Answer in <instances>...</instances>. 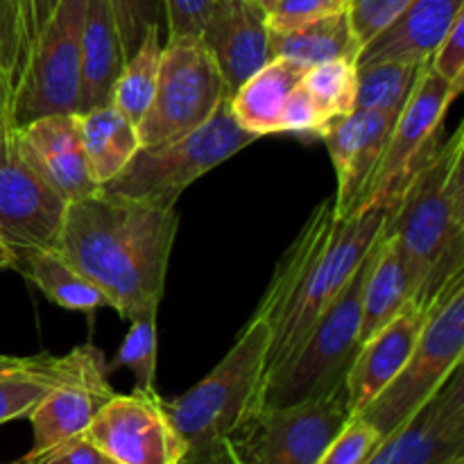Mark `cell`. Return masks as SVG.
I'll return each instance as SVG.
<instances>
[{
  "label": "cell",
  "instance_id": "ffe728a7",
  "mask_svg": "<svg viewBox=\"0 0 464 464\" xmlns=\"http://www.w3.org/2000/svg\"><path fill=\"white\" fill-rule=\"evenodd\" d=\"M460 14L464 0H415L362 45L356 63L426 62Z\"/></svg>",
  "mask_w": 464,
  "mask_h": 464
},
{
  "label": "cell",
  "instance_id": "f6af8a7d",
  "mask_svg": "<svg viewBox=\"0 0 464 464\" xmlns=\"http://www.w3.org/2000/svg\"><path fill=\"white\" fill-rule=\"evenodd\" d=\"M12 122V116H9V95L0 89V131Z\"/></svg>",
  "mask_w": 464,
  "mask_h": 464
},
{
  "label": "cell",
  "instance_id": "d590c367",
  "mask_svg": "<svg viewBox=\"0 0 464 464\" xmlns=\"http://www.w3.org/2000/svg\"><path fill=\"white\" fill-rule=\"evenodd\" d=\"M334 118L326 116L320 109V104L311 98L302 84L288 95L284 109L279 113V122H276V134L281 131H290V134H313L322 136L326 127L331 125Z\"/></svg>",
  "mask_w": 464,
  "mask_h": 464
},
{
  "label": "cell",
  "instance_id": "e0dca14e",
  "mask_svg": "<svg viewBox=\"0 0 464 464\" xmlns=\"http://www.w3.org/2000/svg\"><path fill=\"white\" fill-rule=\"evenodd\" d=\"M14 145L23 161L66 204L100 190L86 161L77 113H50L14 127Z\"/></svg>",
  "mask_w": 464,
  "mask_h": 464
},
{
  "label": "cell",
  "instance_id": "ab89813d",
  "mask_svg": "<svg viewBox=\"0 0 464 464\" xmlns=\"http://www.w3.org/2000/svg\"><path fill=\"white\" fill-rule=\"evenodd\" d=\"M107 458L84 438V435H77V438L66 440V442L57 444V447L45 449L44 453H36V456H25L23 464H104Z\"/></svg>",
  "mask_w": 464,
  "mask_h": 464
},
{
  "label": "cell",
  "instance_id": "7c38bea8",
  "mask_svg": "<svg viewBox=\"0 0 464 464\" xmlns=\"http://www.w3.org/2000/svg\"><path fill=\"white\" fill-rule=\"evenodd\" d=\"M84 438L113 464H181L186 442L172 426L159 392L113 394Z\"/></svg>",
  "mask_w": 464,
  "mask_h": 464
},
{
  "label": "cell",
  "instance_id": "3957f363",
  "mask_svg": "<svg viewBox=\"0 0 464 464\" xmlns=\"http://www.w3.org/2000/svg\"><path fill=\"white\" fill-rule=\"evenodd\" d=\"M270 338V326L252 317L211 374L175 401L163 399L172 426L186 442L181 464L202 460L229 442L256 411Z\"/></svg>",
  "mask_w": 464,
  "mask_h": 464
},
{
  "label": "cell",
  "instance_id": "4316f807",
  "mask_svg": "<svg viewBox=\"0 0 464 464\" xmlns=\"http://www.w3.org/2000/svg\"><path fill=\"white\" fill-rule=\"evenodd\" d=\"M161 53V27H150L136 53L125 59V66H122L121 75L111 89L109 102L121 109L134 122L136 130L148 113L154 89H157Z\"/></svg>",
  "mask_w": 464,
  "mask_h": 464
},
{
  "label": "cell",
  "instance_id": "f1b7e54d",
  "mask_svg": "<svg viewBox=\"0 0 464 464\" xmlns=\"http://www.w3.org/2000/svg\"><path fill=\"white\" fill-rule=\"evenodd\" d=\"M59 356H32L23 370L0 374V426L23 420L59 379Z\"/></svg>",
  "mask_w": 464,
  "mask_h": 464
},
{
  "label": "cell",
  "instance_id": "7dc6e473",
  "mask_svg": "<svg viewBox=\"0 0 464 464\" xmlns=\"http://www.w3.org/2000/svg\"><path fill=\"white\" fill-rule=\"evenodd\" d=\"M447 464H464V456H458V458H453L451 462H447Z\"/></svg>",
  "mask_w": 464,
  "mask_h": 464
},
{
  "label": "cell",
  "instance_id": "c3c4849f",
  "mask_svg": "<svg viewBox=\"0 0 464 464\" xmlns=\"http://www.w3.org/2000/svg\"><path fill=\"white\" fill-rule=\"evenodd\" d=\"M104 464H113V462H109V460H104Z\"/></svg>",
  "mask_w": 464,
  "mask_h": 464
},
{
  "label": "cell",
  "instance_id": "bcb514c9",
  "mask_svg": "<svg viewBox=\"0 0 464 464\" xmlns=\"http://www.w3.org/2000/svg\"><path fill=\"white\" fill-rule=\"evenodd\" d=\"M252 3L261 5V7H263V9H266V12H267V7H270V5H272V0H252Z\"/></svg>",
  "mask_w": 464,
  "mask_h": 464
},
{
  "label": "cell",
  "instance_id": "9a60e30c",
  "mask_svg": "<svg viewBox=\"0 0 464 464\" xmlns=\"http://www.w3.org/2000/svg\"><path fill=\"white\" fill-rule=\"evenodd\" d=\"M458 456H464L462 365L401 426L381 440L367 464H447Z\"/></svg>",
  "mask_w": 464,
  "mask_h": 464
},
{
  "label": "cell",
  "instance_id": "d6986e66",
  "mask_svg": "<svg viewBox=\"0 0 464 464\" xmlns=\"http://www.w3.org/2000/svg\"><path fill=\"white\" fill-rule=\"evenodd\" d=\"M424 320L426 308L408 302L383 329L361 344L344 376L349 415H361L397 379L415 349Z\"/></svg>",
  "mask_w": 464,
  "mask_h": 464
},
{
  "label": "cell",
  "instance_id": "d6a6232c",
  "mask_svg": "<svg viewBox=\"0 0 464 464\" xmlns=\"http://www.w3.org/2000/svg\"><path fill=\"white\" fill-rule=\"evenodd\" d=\"M109 7L125 59L136 53L150 27H161L166 21L163 0H109Z\"/></svg>",
  "mask_w": 464,
  "mask_h": 464
},
{
  "label": "cell",
  "instance_id": "8992f818",
  "mask_svg": "<svg viewBox=\"0 0 464 464\" xmlns=\"http://www.w3.org/2000/svg\"><path fill=\"white\" fill-rule=\"evenodd\" d=\"M367 266L370 256L322 311L297 352L275 374L263 379L256 411L295 406L344 385V376L361 349V297Z\"/></svg>",
  "mask_w": 464,
  "mask_h": 464
},
{
  "label": "cell",
  "instance_id": "8d00e7d4",
  "mask_svg": "<svg viewBox=\"0 0 464 464\" xmlns=\"http://www.w3.org/2000/svg\"><path fill=\"white\" fill-rule=\"evenodd\" d=\"M412 3L415 0H349L347 14L358 45L362 48Z\"/></svg>",
  "mask_w": 464,
  "mask_h": 464
},
{
  "label": "cell",
  "instance_id": "30bf717a",
  "mask_svg": "<svg viewBox=\"0 0 464 464\" xmlns=\"http://www.w3.org/2000/svg\"><path fill=\"white\" fill-rule=\"evenodd\" d=\"M344 385L329 394L249 415L231 438L245 464H317L349 420Z\"/></svg>",
  "mask_w": 464,
  "mask_h": 464
},
{
  "label": "cell",
  "instance_id": "5bb4252c",
  "mask_svg": "<svg viewBox=\"0 0 464 464\" xmlns=\"http://www.w3.org/2000/svg\"><path fill=\"white\" fill-rule=\"evenodd\" d=\"M68 204L27 166L14 145V125L0 131V238L16 254L54 249Z\"/></svg>",
  "mask_w": 464,
  "mask_h": 464
},
{
  "label": "cell",
  "instance_id": "74e56055",
  "mask_svg": "<svg viewBox=\"0 0 464 464\" xmlns=\"http://www.w3.org/2000/svg\"><path fill=\"white\" fill-rule=\"evenodd\" d=\"M220 0H163L168 23V39L199 36L213 7Z\"/></svg>",
  "mask_w": 464,
  "mask_h": 464
},
{
  "label": "cell",
  "instance_id": "4fadbf2b",
  "mask_svg": "<svg viewBox=\"0 0 464 464\" xmlns=\"http://www.w3.org/2000/svg\"><path fill=\"white\" fill-rule=\"evenodd\" d=\"M59 362L57 383L27 415L34 438L27 456L84 435L100 408L116 394L109 385L107 358L91 343L59 356Z\"/></svg>",
  "mask_w": 464,
  "mask_h": 464
},
{
  "label": "cell",
  "instance_id": "7a4b0ae2",
  "mask_svg": "<svg viewBox=\"0 0 464 464\" xmlns=\"http://www.w3.org/2000/svg\"><path fill=\"white\" fill-rule=\"evenodd\" d=\"M385 231L397 238L411 276V302L429 306L464 270V127L417 170L392 202Z\"/></svg>",
  "mask_w": 464,
  "mask_h": 464
},
{
  "label": "cell",
  "instance_id": "ba28073f",
  "mask_svg": "<svg viewBox=\"0 0 464 464\" xmlns=\"http://www.w3.org/2000/svg\"><path fill=\"white\" fill-rule=\"evenodd\" d=\"M84 9L86 0H59L53 16L27 48L9 100L14 127L50 113H80Z\"/></svg>",
  "mask_w": 464,
  "mask_h": 464
},
{
  "label": "cell",
  "instance_id": "7402d4cb",
  "mask_svg": "<svg viewBox=\"0 0 464 464\" xmlns=\"http://www.w3.org/2000/svg\"><path fill=\"white\" fill-rule=\"evenodd\" d=\"M408 302H411V276H408L406 261L397 238L383 227L379 240L372 247L370 266L362 281L361 344L383 329Z\"/></svg>",
  "mask_w": 464,
  "mask_h": 464
},
{
  "label": "cell",
  "instance_id": "9c48e42d",
  "mask_svg": "<svg viewBox=\"0 0 464 464\" xmlns=\"http://www.w3.org/2000/svg\"><path fill=\"white\" fill-rule=\"evenodd\" d=\"M227 98L225 80L202 36L168 39L152 102L139 125L140 148L170 143L198 130Z\"/></svg>",
  "mask_w": 464,
  "mask_h": 464
},
{
  "label": "cell",
  "instance_id": "7bdbcfd3",
  "mask_svg": "<svg viewBox=\"0 0 464 464\" xmlns=\"http://www.w3.org/2000/svg\"><path fill=\"white\" fill-rule=\"evenodd\" d=\"M32 362V358H18V356H3L0 353V374H7V372L23 370Z\"/></svg>",
  "mask_w": 464,
  "mask_h": 464
},
{
  "label": "cell",
  "instance_id": "52a82bcc",
  "mask_svg": "<svg viewBox=\"0 0 464 464\" xmlns=\"http://www.w3.org/2000/svg\"><path fill=\"white\" fill-rule=\"evenodd\" d=\"M464 358V270L456 272L426 306V320L397 379L361 412L381 435L401 426L449 379Z\"/></svg>",
  "mask_w": 464,
  "mask_h": 464
},
{
  "label": "cell",
  "instance_id": "8fae6325",
  "mask_svg": "<svg viewBox=\"0 0 464 464\" xmlns=\"http://www.w3.org/2000/svg\"><path fill=\"white\" fill-rule=\"evenodd\" d=\"M464 86L442 80L433 72L430 63H426L406 104L397 113L383 159L372 181L370 199H397L406 190L417 170L438 150L444 116Z\"/></svg>",
  "mask_w": 464,
  "mask_h": 464
},
{
  "label": "cell",
  "instance_id": "681fc988",
  "mask_svg": "<svg viewBox=\"0 0 464 464\" xmlns=\"http://www.w3.org/2000/svg\"><path fill=\"white\" fill-rule=\"evenodd\" d=\"M14 464H23V462H14Z\"/></svg>",
  "mask_w": 464,
  "mask_h": 464
},
{
  "label": "cell",
  "instance_id": "ac0fdd59",
  "mask_svg": "<svg viewBox=\"0 0 464 464\" xmlns=\"http://www.w3.org/2000/svg\"><path fill=\"white\" fill-rule=\"evenodd\" d=\"M199 36L229 95L272 59L266 9L252 0H220Z\"/></svg>",
  "mask_w": 464,
  "mask_h": 464
},
{
  "label": "cell",
  "instance_id": "836d02e7",
  "mask_svg": "<svg viewBox=\"0 0 464 464\" xmlns=\"http://www.w3.org/2000/svg\"><path fill=\"white\" fill-rule=\"evenodd\" d=\"M379 442L381 435L374 426L361 415H352L340 433L331 440L317 464H367Z\"/></svg>",
  "mask_w": 464,
  "mask_h": 464
},
{
  "label": "cell",
  "instance_id": "60d3db41",
  "mask_svg": "<svg viewBox=\"0 0 464 464\" xmlns=\"http://www.w3.org/2000/svg\"><path fill=\"white\" fill-rule=\"evenodd\" d=\"M59 0H21L23 23H25V45L30 48L32 41L39 36L48 18L53 16ZM27 54V53H25Z\"/></svg>",
  "mask_w": 464,
  "mask_h": 464
},
{
  "label": "cell",
  "instance_id": "2e32d148",
  "mask_svg": "<svg viewBox=\"0 0 464 464\" xmlns=\"http://www.w3.org/2000/svg\"><path fill=\"white\" fill-rule=\"evenodd\" d=\"M394 121L397 113L353 109L347 116L334 118L322 134L338 181L334 195L338 220L352 216L370 199L372 181L383 159Z\"/></svg>",
  "mask_w": 464,
  "mask_h": 464
},
{
  "label": "cell",
  "instance_id": "603a6c76",
  "mask_svg": "<svg viewBox=\"0 0 464 464\" xmlns=\"http://www.w3.org/2000/svg\"><path fill=\"white\" fill-rule=\"evenodd\" d=\"M308 66L295 59L275 57L258 68L245 84L229 95V107L243 130L254 136L276 134V122L288 95L302 84Z\"/></svg>",
  "mask_w": 464,
  "mask_h": 464
},
{
  "label": "cell",
  "instance_id": "6da1fadb",
  "mask_svg": "<svg viewBox=\"0 0 464 464\" xmlns=\"http://www.w3.org/2000/svg\"><path fill=\"white\" fill-rule=\"evenodd\" d=\"M179 216L175 207L102 190L66 207L57 252L93 281L125 320L159 313Z\"/></svg>",
  "mask_w": 464,
  "mask_h": 464
},
{
  "label": "cell",
  "instance_id": "5b68a950",
  "mask_svg": "<svg viewBox=\"0 0 464 464\" xmlns=\"http://www.w3.org/2000/svg\"><path fill=\"white\" fill-rule=\"evenodd\" d=\"M254 140L258 136L238 125L227 98L198 130L170 143L139 148L131 161L100 190L113 198L177 207V199L190 184L249 148Z\"/></svg>",
  "mask_w": 464,
  "mask_h": 464
},
{
  "label": "cell",
  "instance_id": "44dd1931",
  "mask_svg": "<svg viewBox=\"0 0 464 464\" xmlns=\"http://www.w3.org/2000/svg\"><path fill=\"white\" fill-rule=\"evenodd\" d=\"M125 66L109 0H86L82 23L80 113L111 100V89Z\"/></svg>",
  "mask_w": 464,
  "mask_h": 464
},
{
  "label": "cell",
  "instance_id": "cb8c5ba5",
  "mask_svg": "<svg viewBox=\"0 0 464 464\" xmlns=\"http://www.w3.org/2000/svg\"><path fill=\"white\" fill-rule=\"evenodd\" d=\"M77 121L91 175L98 186L109 184L139 152V130L111 102L77 113Z\"/></svg>",
  "mask_w": 464,
  "mask_h": 464
},
{
  "label": "cell",
  "instance_id": "1f68e13d",
  "mask_svg": "<svg viewBox=\"0 0 464 464\" xmlns=\"http://www.w3.org/2000/svg\"><path fill=\"white\" fill-rule=\"evenodd\" d=\"M25 23L21 0H0V89L12 100L25 63Z\"/></svg>",
  "mask_w": 464,
  "mask_h": 464
},
{
  "label": "cell",
  "instance_id": "ee69618b",
  "mask_svg": "<svg viewBox=\"0 0 464 464\" xmlns=\"http://www.w3.org/2000/svg\"><path fill=\"white\" fill-rule=\"evenodd\" d=\"M7 267H14V270H16V254H14L12 247L0 238V270H7Z\"/></svg>",
  "mask_w": 464,
  "mask_h": 464
},
{
  "label": "cell",
  "instance_id": "83f0119b",
  "mask_svg": "<svg viewBox=\"0 0 464 464\" xmlns=\"http://www.w3.org/2000/svg\"><path fill=\"white\" fill-rule=\"evenodd\" d=\"M426 62H376L356 63V109L399 113L420 80Z\"/></svg>",
  "mask_w": 464,
  "mask_h": 464
},
{
  "label": "cell",
  "instance_id": "484cf974",
  "mask_svg": "<svg viewBox=\"0 0 464 464\" xmlns=\"http://www.w3.org/2000/svg\"><path fill=\"white\" fill-rule=\"evenodd\" d=\"M18 270L25 272L27 279L45 297L66 311L91 313L95 308L109 306V299L104 297L102 290L93 281L86 279L80 270H75L57 249H41V252L30 254L18 266Z\"/></svg>",
  "mask_w": 464,
  "mask_h": 464
},
{
  "label": "cell",
  "instance_id": "f35d334b",
  "mask_svg": "<svg viewBox=\"0 0 464 464\" xmlns=\"http://www.w3.org/2000/svg\"><path fill=\"white\" fill-rule=\"evenodd\" d=\"M433 72L456 86H464V14L456 18L429 59Z\"/></svg>",
  "mask_w": 464,
  "mask_h": 464
},
{
  "label": "cell",
  "instance_id": "f546056e",
  "mask_svg": "<svg viewBox=\"0 0 464 464\" xmlns=\"http://www.w3.org/2000/svg\"><path fill=\"white\" fill-rule=\"evenodd\" d=\"M356 62L331 59V62L308 66L302 77V86L331 118L347 116L356 109Z\"/></svg>",
  "mask_w": 464,
  "mask_h": 464
},
{
  "label": "cell",
  "instance_id": "e575fe53",
  "mask_svg": "<svg viewBox=\"0 0 464 464\" xmlns=\"http://www.w3.org/2000/svg\"><path fill=\"white\" fill-rule=\"evenodd\" d=\"M347 9L349 0H272L266 23L270 32H290Z\"/></svg>",
  "mask_w": 464,
  "mask_h": 464
},
{
  "label": "cell",
  "instance_id": "b9f144b4",
  "mask_svg": "<svg viewBox=\"0 0 464 464\" xmlns=\"http://www.w3.org/2000/svg\"><path fill=\"white\" fill-rule=\"evenodd\" d=\"M188 464H245V462H243V458L238 456V451H236V447L231 444V440H229V442L222 444L220 449H216L213 453L204 456L202 460H195Z\"/></svg>",
  "mask_w": 464,
  "mask_h": 464
},
{
  "label": "cell",
  "instance_id": "4dcf8cb0",
  "mask_svg": "<svg viewBox=\"0 0 464 464\" xmlns=\"http://www.w3.org/2000/svg\"><path fill=\"white\" fill-rule=\"evenodd\" d=\"M157 315L159 313H145V315L131 320L130 331H127L116 358H113L111 365H107L109 372L127 367L134 374L136 390H143V392H157V388H154L159 352Z\"/></svg>",
  "mask_w": 464,
  "mask_h": 464
},
{
  "label": "cell",
  "instance_id": "277c9868",
  "mask_svg": "<svg viewBox=\"0 0 464 464\" xmlns=\"http://www.w3.org/2000/svg\"><path fill=\"white\" fill-rule=\"evenodd\" d=\"M394 199H370L352 216L335 222L334 231L322 240L308 261L304 263L288 304L272 324L270 349H267L266 374H275L302 344L317 317L334 302L343 285L352 279L361 263L370 256L372 247L383 231Z\"/></svg>",
  "mask_w": 464,
  "mask_h": 464
},
{
  "label": "cell",
  "instance_id": "d4e9b609",
  "mask_svg": "<svg viewBox=\"0 0 464 464\" xmlns=\"http://www.w3.org/2000/svg\"><path fill=\"white\" fill-rule=\"evenodd\" d=\"M270 53L272 59L285 57L304 66H315L331 59L356 62L361 45L349 23V14L338 12L297 30L270 32Z\"/></svg>",
  "mask_w": 464,
  "mask_h": 464
}]
</instances>
